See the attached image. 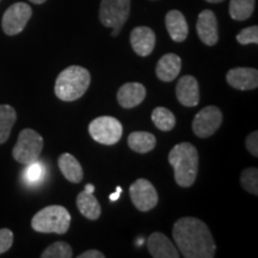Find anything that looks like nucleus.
<instances>
[{
  "label": "nucleus",
  "instance_id": "f257e3e1",
  "mask_svg": "<svg viewBox=\"0 0 258 258\" xmlns=\"http://www.w3.org/2000/svg\"><path fill=\"white\" fill-rule=\"evenodd\" d=\"M172 237L179 252L185 258H213L215 241L208 226L200 219L180 218L173 225Z\"/></svg>",
  "mask_w": 258,
  "mask_h": 258
},
{
  "label": "nucleus",
  "instance_id": "f03ea898",
  "mask_svg": "<svg viewBox=\"0 0 258 258\" xmlns=\"http://www.w3.org/2000/svg\"><path fill=\"white\" fill-rule=\"evenodd\" d=\"M169 163L175 173V182L179 186L189 188L195 183L199 171V153L194 145H176L169 153Z\"/></svg>",
  "mask_w": 258,
  "mask_h": 258
},
{
  "label": "nucleus",
  "instance_id": "7ed1b4c3",
  "mask_svg": "<svg viewBox=\"0 0 258 258\" xmlns=\"http://www.w3.org/2000/svg\"><path fill=\"white\" fill-rule=\"evenodd\" d=\"M91 83V74L82 66H70L57 76L55 95L63 102H73L82 98Z\"/></svg>",
  "mask_w": 258,
  "mask_h": 258
},
{
  "label": "nucleus",
  "instance_id": "20e7f679",
  "mask_svg": "<svg viewBox=\"0 0 258 258\" xmlns=\"http://www.w3.org/2000/svg\"><path fill=\"white\" fill-rule=\"evenodd\" d=\"M71 225V215L62 206H48L31 219L32 230L40 233L64 234Z\"/></svg>",
  "mask_w": 258,
  "mask_h": 258
},
{
  "label": "nucleus",
  "instance_id": "39448f33",
  "mask_svg": "<svg viewBox=\"0 0 258 258\" xmlns=\"http://www.w3.org/2000/svg\"><path fill=\"white\" fill-rule=\"evenodd\" d=\"M42 148H43V138L34 129L25 128L18 135L17 144L12 150V156L22 165H29L38 160Z\"/></svg>",
  "mask_w": 258,
  "mask_h": 258
},
{
  "label": "nucleus",
  "instance_id": "423d86ee",
  "mask_svg": "<svg viewBox=\"0 0 258 258\" xmlns=\"http://www.w3.org/2000/svg\"><path fill=\"white\" fill-rule=\"evenodd\" d=\"M89 133L98 144L111 146L121 140L123 127L117 118L111 116H101L89 124Z\"/></svg>",
  "mask_w": 258,
  "mask_h": 258
},
{
  "label": "nucleus",
  "instance_id": "0eeeda50",
  "mask_svg": "<svg viewBox=\"0 0 258 258\" xmlns=\"http://www.w3.org/2000/svg\"><path fill=\"white\" fill-rule=\"evenodd\" d=\"M131 12V0H102L99 21L106 28L121 31Z\"/></svg>",
  "mask_w": 258,
  "mask_h": 258
},
{
  "label": "nucleus",
  "instance_id": "6e6552de",
  "mask_svg": "<svg viewBox=\"0 0 258 258\" xmlns=\"http://www.w3.org/2000/svg\"><path fill=\"white\" fill-rule=\"evenodd\" d=\"M222 112L218 106L209 105L200 110L192 120V132L196 137L206 139L212 137L222 123Z\"/></svg>",
  "mask_w": 258,
  "mask_h": 258
},
{
  "label": "nucleus",
  "instance_id": "1a4fd4ad",
  "mask_svg": "<svg viewBox=\"0 0 258 258\" xmlns=\"http://www.w3.org/2000/svg\"><path fill=\"white\" fill-rule=\"evenodd\" d=\"M32 16V10L25 3H16L6 10L3 16L2 28L3 31L9 36L21 34L27 27L29 19Z\"/></svg>",
  "mask_w": 258,
  "mask_h": 258
},
{
  "label": "nucleus",
  "instance_id": "9d476101",
  "mask_svg": "<svg viewBox=\"0 0 258 258\" xmlns=\"http://www.w3.org/2000/svg\"><path fill=\"white\" fill-rule=\"evenodd\" d=\"M131 199L135 208L140 212H148L158 205V192L150 180L139 178L129 188Z\"/></svg>",
  "mask_w": 258,
  "mask_h": 258
},
{
  "label": "nucleus",
  "instance_id": "9b49d317",
  "mask_svg": "<svg viewBox=\"0 0 258 258\" xmlns=\"http://www.w3.org/2000/svg\"><path fill=\"white\" fill-rule=\"evenodd\" d=\"M198 35L206 46H215L219 41L218 34V21L214 12L211 10H203L199 15L196 23Z\"/></svg>",
  "mask_w": 258,
  "mask_h": 258
},
{
  "label": "nucleus",
  "instance_id": "f8f14e48",
  "mask_svg": "<svg viewBox=\"0 0 258 258\" xmlns=\"http://www.w3.org/2000/svg\"><path fill=\"white\" fill-rule=\"evenodd\" d=\"M226 80L228 85L235 90H253L258 86V71L250 67H237L228 71Z\"/></svg>",
  "mask_w": 258,
  "mask_h": 258
},
{
  "label": "nucleus",
  "instance_id": "ddd939ff",
  "mask_svg": "<svg viewBox=\"0 0 258 258\" xmlns=\"http://www.w3.org/2000/svg\"><path fill=\"white\" fill-rule=\"evenodd\" d=\"M147 247L154 258H178L180 256L175 244L160 232H154L148 237Z\"/></svg>",
  "mask_w": 258,
  "mask_h": 258
},
{
  "label": "nucleus",
  "instance_id": "4468645a",
  "mask_svg": "<svg viewBox=\"0 0 258 258\" xmlns=\"http://www.w3.org/2000/svg\"><path fill=\"white\" fill-rule=\"evenodd\" d=\"M131 44L138 55L148 56L156 46V34L148 27L134 28L131 34Z\"/></svg>",
  "mask_w": 258,
  "mask_h": 258
},
{
  "label": "nucleus",
  "instance_id": "2eb2a0df",
  "mask_svg": "<svg viewBox=\"0 0 258 258\" xmlns=\"http://www.w3.org/2000/svg\"><path fill=\"white\" fill-rule=\"evenodd\" d=\"M176 96L182 105L192 108L200 103L199 83L192 76H184L176 86Z\"/></svg>",
  "mask_w": 258,
  "mask_h": 258
},
{
  "label": "nucleus",
  "instance_id": "dca6fc26",
  "mask_svg": "<svg viewBox=\"0 0 258 258\" xmlns=\"http://www.w3.org/2000/svg\"><path fill=\"white\" fill-rule=\"evenodd\" d=\"M93 191H95V185L86 184L85 189L77 196V207L82 213V215L89 220H97L101 217L102 213L101 205L96 196L93 195Z\"/></svg>",
  "mask_w": 258,
  "mask_h": 258
},
{
  "label": "nucleus",
  "instance_id": "f3484780",
  "mask_svg": "<svg viewBox=\"0 0 258 258\" xmlns=\"http://www.w3.org/2000/svg\"><path fill=\"white\" fill-rule=\"evenodd\" d=\"M145 97L146 88L140 83H125L117 91V102L124 109H132L141 104Z\"/></svg>",
  "mask_w": 258,
  "mask_h": 258
},
{
  "label": "nucleus",
  "instance_id": "a211bd4d",
  "mask_svg": "<svg viewBox=\"0 0 258 258\" xmlns=\"http://www.w3.org/2000/svg\"><path fill=\"white\" fill-rule=\"evenodd\" d=\"M182 69V60L177 54L169 53L160 57L156 67V74L161 82L170 83L177 78Z\"/></svg>",
  "mask_w": 258,
  "mask_h": 258
},
{
  "label": "nucleus",
  "instance_id": "6ab92c4d",
  "mask_svg": "<svg viewBox=\"0 0 258 258\" xmlns=\"http://www.w3.org/2000/svg\"><path fill=\"white\" fill-rule=\"evenodd\" d=\"M165 25L170 37L175 42L185 41L189 28L184 15L177 10H171L165 16Z\"/></svg>",
  "mask_w": 258,
  "mask_h": 258
},
{
  "label": "nucleus",
  "instance_id": "aec40b11",
  "mask_svg": "<svg viewBox=\"0 0 258 258\" xmlns=\"http://www.w3.org/2000/svg\"><path fill=\"white\" fill-rule=\"evenodd\" d=\"M59 169L64 178L72 183H80L83 180L84 171L77 158L70 153H63L57 160Z\"/></svg>",
  "mask_w": 258,
  "mask_h": 258
},
{
  "label": "nucleus",
  "instance_id": "412c9836",
  "mask_svg": "<svg viewBox=\"0 0 258 258\" xmlns=\"http://www.w3.org/2000/svg\"><path fill=\"white\" fill-rule=\"evenodd\" d=\"M156 137L148 132H133L128 137L129 148L137 153L144 154L151 152L156 147Z\"/></svg>",
  "mask_w": 258,
  "mask_h": 258
},
{
  "label": "nucleus",
  "instance_id": "4be33fe9",
  "mask_svg": "<svg viewBox=\"0 0 258 258\" xmlns=\"http://www.w3.org/2000/svg\"><path fill=\"white\" fill-rule=\"evenodd\" d=\"M17 120V114L11 105L0 104V145L8 141L12 127Z\"/></svg>",
  "mask_w": 258,
  "mask_h": 258
},
{
  "label": "nucleus",
  "instance_id": "5701e85b",
  "mask_svg": "<svg viewBox=\"0 0 258 258\" xmlns=\"http://www.w3.org/2000/svg\"><path fill=\"white\" fill-rule=\"evenodd\" d=\"M152 121L156 127L159 131L170 132L175 128L176 125V117L175 115L171 112L169 109L164 108V106H158L152 111Z\"/></svg>",
  "mask_w": 258,
  "mask_h": 258
},
{
  "label": "nucleus",
  "instance_id": "b1692460",
  "mask_svg": "<svg viewBox=\"0 0 258 258\" xmlns=\"http://www.w3.org/2000/svg\"><path fill=\"white\" fill-rule=\"evenodd\" d=\"M254 10V0H231L230 16L234 21H246Z\"/></svg>",
  "mask_w": 258,
  "mask_h": 258
},
{
  "label": "nucleus",
  "instance_id": "393cba45",
  "mask_svg": "<svg viewBox=\"0 0 258 258\" xmlns=\"http://www.w3.org/2000/svg\"><path fill=\"white\" fill-rule=\"evenodd\" d=\"M42 258H71L73 257V250L66 241H56L49 245L41 254Z\"/></svg>",
  "mask_w": 258,
  "mask_h": 258
},
{
  "label": "nucleus",
  "instance_id": "a878e982",
  "mask_svg": "<svg viewBox=\"0 0 258 258\" xmlns=\"http://www.w3.org/2000/svg\"><path fill=\"white\" fill-rule=\"evenodd\" d=\"M240 184L247 192L258 195V170L257 167H247L240 175Z\"/></svg>",
  "mask_w": 258,
  "mask_h": 258
},
{
  "label": "nucleus",
  "instance_id": "bb28decb",
  "mask_svg": "<svg viewBox=\"0 0 258 258\" xmlns=\"http://www.w3.org/2000/svg\"><path fill=\"white\" fill-rule=\"evenodd\" d=\"M25 166H28L23 172L25 182L29 183V184H36V183L41 182L42 178L44 177V166L41 163H38V160Z\"/></svg>",
  "mask_w": 258,
  "mask_h": 258
},
{
  "label": "nucleus",
  "instance_id": "cd10ccee",
  "mask_svg": "<svg viewBox=\"0 0 258 258\" xmlns=\"http://www.w3.org/2000/svg\"><path fill=\"white\" fill-rule=\"evenodd\" d=\"M237 41L240 44H250V43H258V27L252 25V27L245 28L237 35Z\"/></svg>",
  "mask_w": 258,
  "mask_h": 258
},
{
  "label": "nucleus",
  "instance_id": "c85d7f7f",
  "mask_svg": "<svg viewBox=\"0 0 258 258\" xmlns=\"http://www.w3.org/2000/svg\"><path fill=\"white\" fill-rule=\"evenodd\" d=\"M14 244V233L9 228H2L0 230V254L10 250Z\"/></svg>",
  "mask_w": 258,
  "mask_h": 258
},
{
  "label": "nucleus",
  "instance_id": "c756f323",
  "mask_svg": "<svg viewBox=\"0 0 258 258\" xmlns=\"http://www.w3.org/2000/svg\"><path fill=\"white\" fill-rule=\"evenodd\" d=\"M245 146L253 157H258V132H252L247 135L246 140H245Z\"/></svg>",
  "mask_w": 258,
  "mask_h": 258
},
{
  "label": "nucleus",
  "instance_id": "7c9ffc66",
  "mask_svg": "<svg viewBox=\"0 0 258 258\" xmlns=\"http://www.w3.org/2000/svg\"><path fill=\"white\" fill-rule=\"evenodd\" d=\"M104 257H105L104 254L98 250H88L78 256V258H104Z\"/></svg>",
  "mask_w": 258,
  "mask_h": 258
},
{
  "label": "nucleus",
  "instance_id": "2f4dec72",
  "mask_svg": "<svg viewBox=\"0 0 258 258\" xmlns=\"http://www.w3.org/2000/svg\"><path fill=\"white\" fill-rule=\"evenodd\" d=\"M121 192H122V188H121V186H117V188H116V191L109 196V200H110V201H112V202L117 201V200L120 199Z\"/></svg>",
  "mask_w": 258,
  "mask_h": 258
},
{
  "label": "nucleus",
  "instance_id": "473e14b6",
  "mask_svg": "<svg viewBox=\"0 0 258 258\" xmlns=\"http://www.w3.org/2000/svg\"><path fill=\"white\" fill-rule=\"evenodd\" d=\"M30 2L34 3V4L40 5V4H43V3H46V0H30Z\"/></svg>",
  "mask_w": 258,
  "mask_h": 258
},
{
  "label": "nucleus",
  "instance_id": "72a5a7b5",
  "mask_svg": "<svg viewBox=\"0 0 258 258\" xmlns=\"http://www.w3.org/2000/svg\"><path fill=\"white\" fill-rule=\"evenodd\" d=\"M206 2H208V3H212V4H218V3H221V2H224V0H206Z\"/></svg>",
  "mask_w": 258,
  "mask_h": 258
},
{
  "label": "nucleus",
  "instance_id": "f704fd0d",
  "mask_svg": "<svg viewBox=\"0 0 258 258\" xmlns=\"http://www.w3.org/2000/svg\"><path fill=\"white\" fill-rule=\"evenodd\" d=\"M0 2H2V0H0Z\"/></svg>",
  "mask_w": 258,
  "mask_h": 258
}]
</instances>
